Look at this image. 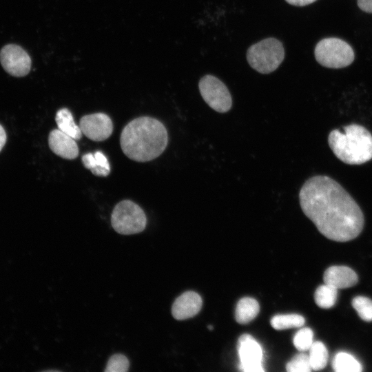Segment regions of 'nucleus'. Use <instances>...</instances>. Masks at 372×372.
Returning a JSON list of instances; mask_svg holds the SVG:
<instances>
[{
  "instance_id": "obj_27",
  "label": "nucleus",
  "mask_w": 372,
  "mask_h": 372,
  "mask_svg": "<svg viewBox=\"0 0 372 372\" xmlns=\"http://www.w3.org/2000/svg\"><path fill=\"white\" fill-rule=\"evenodd\" d=\"M6 133L3 127L0 125V152L6 142Z\"/></svg>"
},
{
  "instance_id": "obj_20",
  "label": "nucleus",
  "mask_w": 372,
  "mask_h": 372,
  "mask_svg": "<svg viewBox=\"0 0 372 372\" xmlns=\"http://www.w3.org/2000/svg\"><path fill=\"white\" fill-rule=\"evenodd\" d=\"M309 361L312 370L324 369L328 361V351L326 346L320 341L313 342L309 349Z\"/></svg>"
},
{
  "instance_id": "obj_19",
  "label": "nucleus",
  "mask_w": 372,
  "mask_h": 372,
  "mask_svg": "<svg viewBox=\"0 0 372 372\" xmlns=\"http://www.w3.org/2000/svg\"><path fill=\"white\" fill-rule=\"evenodd\" d=\"M304 322V317L296 313L276 315L270 321L271 327L276 330L301 327Z\"/></svg>"
},
{
  "instance_id": "obj_24",
  "label": "nucleus",
  "mask_w": 372,
  "mask_h": 372,
  "mask_svg": "<svg viewBox=\"0 0 372 372\" xmlns=\"http://www.w3.org/2000/svg\"><path fill=\"white\" fill-rule=\"evenodd\" d=\"M130 362L127 358L121 353L112 355L108 360L105 372H126L128 371Z\"/></svg>"
},
{
  "instance_id": "obj_28",
  "label": "nucleus",
  "mask_w": 372,
  "mask_h": 372,
  "mask_svg": "<svg viewBox=\"0 0 372 372\" xmlns=\"http://www.w3.org/2000/svg\"><path fill=\"white\" fill-rule=\"evenodd\" d=\"M208 329H209V330H212V329H213V326L209 325V326H208Z\"/></svg>"
},
{
  "instance_id": "obj_7",
  "label": "nucleus",
  "mask_w": 372,
  "mask_h": 372,
  "mask_svg": "<svg viewBox=\"0 0 372 372\" xmlns=\"http://www.w3.org/2000/svg\"><path fill=\"white\" fill-rule=\"evenodd\" d=\"M199 91L205 102L214 110L225 113L232 106V99L226 85L218 78L206 75L198 83Z\"/></svg>"
},
{
  "instance_id": "obj_13",
  "label": "nucleus",
  "mask_w": 372,
  "mask_h": 372,
  "mask_svg": "<svg viewBox=\"0 0 372 372\" xmlns=\"http://www.w3.org/2000/svg\"><path fill=\"white\" fill-rule=\"evenodd\" d=\"M325 284L337 289L351 287L358 282L357 273L350 267L342 265L331 266L324 273Z\"/></svg>"
},
{
  "instance_id": "obj_2",
  "label": "nucleus",
  "mask_w": 372,
  "mask_h": 372,
  "mask_svg": "<svg viewBox=\"0 0 372 372\" xmlns=\"http://www.w3.org/2000/svg\"><path fill=\"white\" fill-rule=\"evenodd\" d=\"M168 143V134L158 120L149 117L136 118L122 130L120 144L123 152L130 159L147 162L159 156Z\"/></svg>"
},
{
  "instance_id": "obj_3",
  "label": "nucleus",
  "mask_w": 372,
  "mask_h": 372,
  "mask_svg": "<svg viewBox=\"0 0 372 372\" xmlns=\"http://www.w3.org/2000/svg\"><path fill=\"white\" fill-rule=\"evenodd\" d=\"M328 143L335 156L344 163L360 165L372 159V135L363 126L351 124L332 130Z\"/></svg>"
},
{
  "instance_id": "obj_22",
  "label": "nucleus",
  "mask_w": 372,
  "mask_h": 372,
  "mask_svg": "<svg viewBox=\"0 0 372 372\" xmlns=\"http://www.w3.org/2000/svg\"><path fill=\"white\" fill-rule=\"evenodd\" d=\"M288 372H309L312 370L309 355L300 353L294 355L286 364Z\"/></svg>"
},
{
  "instance_id": "obj_5",
  "label": "nucleus",
  "mask_w": 372,
  "mask_h": 372,
  "mask_svg": "<svg viewBox=\"0 0 372 372\" xmlns=\"http://www.w3.org/2000/svg\"><path fill=\"white\" fill-rule=\"evenodd\" d=\"M111 224L120 234H135L145 229L147 218L139 205L132 200H124L114 207L111 215Z\"/></svg>"
},
{
  "instance_id": "obj_8",
  "label": "nucleus",
  "mask_w": 372,
  "mask_h": 372,
  "mask_svg": "<svg viewBox=\"0 0 372 372\" xmlns=\"http://www.w3.org/2000/svg\"><path fill=\"white\" fill-rule=\"evenodd\" d=\"M239 369L245 372H262L263 351L260 344L249 334H242L237 342Z\"/></svg>"
},
{
  "instance_id": "obj_9",
  "label": "nucleus",
  "mask_w": 372,
  "mask_h": 372,
  "mask_svg": "<svg viewBox=\"0 0 372 372\" xmlns=\"http://www.w3.org/2000/svg\"><path fill=\"white\" fill-rule=\"evenodd\" d=\"M0 61L5 71L15 77L26 76L31 68L30 56L16 44H8L1 48Z\"/></svg>"
},
{
  "instance_id": "obj_21",
  "label": "nucleus",
  "mask_w": 372,
  "mask_h": 372,
  "mask_svg": "<svg viewBox=\"0 0 372 372\" xmlns=\"http://www.w3.org/2000/svg\"><path fill=\"white\" fill-rule=\"evenodd\" d=\"M360 318L366 322L372 321V300L365 296H356L351 302Z\"/></svg>"
},
{
  "instance_id": "obj_11",
  "label": "nucleus",
  "mask_w": 372,
  "mask_h": 372,
  "mask_svg": "<svg viewBox=\"0 0 372 372\" xmlns=\"http://www.w3.org/2000/svg\"><path fill=\"white\" fill-rule=\"evenodd\" d=\"M202 304V298L198 293L193 291H185L174 300L172 314L178 320L190 318L200 311Z\"/></svg>"
},
{
  "instance_id": "obj_15",
  "label": "nucleus",
  "mask_w": 372,
  "mask_h": 372,
  "mask_svg": "<svg viewBox=\"0 0 372 372\" xmlns=\"http://www.w3.org/2000/svg\"><path fill=\"white\" fill-rule=\"evenodd\" d=\"M260 306L258 301L250 297L241 298L237 303L235 318L239 324H247L253 320L258 314Z\"/></svg>"
},
{
  "instance_id": "obj_26",
  "label": "nucleus",
  "mask_w": 372,
  "mask_h": 372,
  "mask_svg": "<svg viewBox=\"0 0 372 372\" xmlns=\"http://www.w3.org/2000/svg\"><path fill=\"white\" fill-rule=\"evenodd\" d=\"M288 3L296 6H304L313 3L316 0H285Z\"/></svg>"
},
{
  "instance_id": "obj_25",
  "label": "nucleus",
  "mask_w": 372,
  "mask_h": 372,
  "mask_svg": "<svg viewBox=\"0 0 372 372\" xmlns=\"http://www.w3.org/2000/svg\"><path fill=\"white\" fill-rule=\"evenodd\" d=\"M358 5L362 10L372 13V0H358Z\"/></svg>"
},
{
  "instance_id": "obj_4",
  "label": "nucleus",
  "mask_w": 372,
  "mask_h": 372,
  "mask_svg": "<svg viewBox=\"0 0 372 372\" xmlns=\"http://www.w3.org/2000/svg\"><path fill=\"white\" fill-rule=\"evenodd\" d=\"M284 57L283 45L274 38L265 39L251 45L247 52L249 64L262 74H268L276 70Z\"/></svg>"
},
{
  "instance_id": "obj_12",
  "label": "nucleus",
  "mask_w": 372,
  "mask_h": 372,
  "mask_svg": "<svg viewBox=\"0 0 372 372\" xmlns=\"http://www.w3.org/2000/svg\"><path fill=\"white\" fill-rule=\"evenodd\" d=\"M48 145L53 153L63 158L73 160L79 155L76 140L59 129L50 132Z\"/></svg>"
},
{
  "instance_id": "obj_16",
  "label": "nucleus",
  "mask_w": 372,
  "mask_h": 372,
  "mask_svg": "<svg viewBox=\"0 0 372 372\" xmlns=\"http://www.w3.org/2000/svg\"><path fill=\"white\" fill-rule=\"evenodd\" d=\"M55 121L58 129L70 136L76 141L82 138L83 133L79 126L74 121L71 112L67 108H61L56 114Z\"/></svg>"
},
{
  "instance_id": "obj_23",
  "label": "nucleus",
  "mask_w": 372,
  "mask_h": 372,
  "mask_svg": "<svg viewBox=\"0 0 372 372\" xmlns=\"http://www.w3.org/2000/svg\"><path fill=\"white\" fill-rule=\"evenodd\" d=\"M313 333L310 328H302L296 332L293 337V345L300 351L309 350L313 342Z\"/></svg>"
},
{
  "instance_id": "obj_10",
  "label": "nucleus",
  "mask_w": 372,
  "mask_h": 372,
  "mask_svg": "<svg viewBox=\"0 0 372 372\" xmlns=\"http://www.w3.org/2000/svg\"><path fill=\"white\" fill-rule=\"evenodd\" d=\"M83 135L94 141L107 139L113 132L111 118L104 113H94L83 116L79 122Z\"/></svg>"
},
{
  "instance_id": "obj_18",
  "label": "nucleus",
  "mask_w": 372,
  "mask_h": 372,
  "mask_svg": "<svg viewBox=\"0 0 372 372\" xmlns=\"http://www.w3.org/2000/svg\"><path fill=\"white\" fill-rule=\"evenodd\" d=\"M336 288L325 284L319 286L314 293L316 304L322 309H329L334 306L338 297Z\"/></svg>"
},
{
  "instance_id": "obj_17",
  "label": "nucleus",
  "mask_w": 372,
  "mask_h": 372,
  "mask_svg": "<svg viewBox=\"0 0 372 372\" xmlns=\"http://www.w3.org/2000/svg\"><path fill=\"white\" fill-rule=\"evenodd\" d=\"M332 367L336 372H360L362 370V364L354 356L343 351L335 355Z\"/></svg>"
},
{
  "instance_id": "obj_6",
  "label": "nucleus",
  "mask_w": 372,
  "mask_h": 372,
  "mask_svg": "<svg viewBox=\"0 0 372 372\" xmlns=\"http://www.w3.org/2000/svg\"><path fill=\"white\" fill-rule=\"evenodd\" d=\"M315 57L322 66L341 68L349 65L353 61L354 52L343 40L338 38H327L316 45Z\"/></svg>"
},
{
  "instance_id": "obj_1",
  "label": "nucleus",
  "mask_w": 372,
  "mask_h": 372,
  "mask_svg": "<svg viewBox=\"0 0 372 372\" xmlns=\"http://www.w3.org/2000/svg\"><path fill=\"white\" fill-rule=\"evenodd\" d=\"M300 207L326 238L347 242L362 231L364 218L359 205L335 180L315 176L303 184L299 192Z\"/></svg>"
},
{
  "instance_id": "obj_14",
  "label": "nucleus",
  "mask_w": 372,
  "mask_h": 372,
  "mask_svg": "<svg viewBox=\"0 0 372 372\" xmlns=\"http://www.w3.org/2000/svg\"><path fill=\"white\" fill-rule=\"evenodd\" d=\"M82 162L85 168L101 177H105L110 172V167L107 157L100 151L93 154L87 153L82 156Z\"/></svg>"
}]
</instances>
